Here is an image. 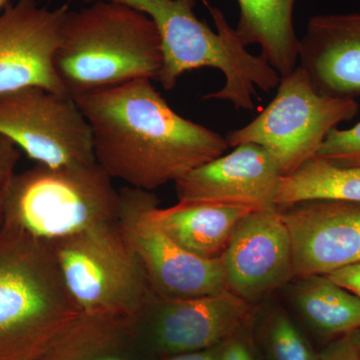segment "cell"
<instances>
[{"mask_svg": "<svg viewBox=\"0 0 360 360\" xmlns=\"http://www.w3.org/2000/svg\"><path fill=\"white\" fill-rule=\"evenodd\" d=\"M0 135L39 165L97 162L91 129L75 99L42 87L0 94Z\"/></svg>", "mask_w": 360, "mask_h": 360, "instance_id": "obj_8", "label": "cell"}, {"mask_svg": "<svg viewBox=\"0 0 360 360\" xmlns=\"http://www.w3.org/2000/svg\"><path fill=\"white\" fill-rule=\"evenodd\" d=\"M123 4L146 14L155 23L162 45L163 65L158 80L172 90L184 73L202 68H217L225 82L219 91L203 99L229 101L238 110H253L257 89L270 91L281 77L262 56H252L239 41L224 13L208 0L203 4L217 32L198 20L195 0H84Z\"/></svg>", "mask_w": 360, "mask_h": 360, "instance_id": "obj_2", "label": "cell"}, {"mask_svg": "<svg viewBox=\"0 0 360 360\" xmlns=\"http://www.w3.org/2000/svg\"><path fill=\"white\" fill-rule=\"evenodd\" d=\"M348 336H349L350 340H352V343H354L360 356V328L350 333Z\"/></svg>", "mask_w": 360, "mask_h": 360, "instance_id": "obj_28", "label": "cell"}, {"mask_svg": "<svg viewBox=\"0 0 360 360\" xmlns=\"http://www.w3.org/2000/svg\"><path fill=\"white\" fill-rule=\"evenodd\" d=\"M258 208L212 202H180L160 207L153 195L146 210L151 224L180 248L206 259H217L226 250L236 226Z\"/></svg>", "mask_w": 360, "mask_h": 360, "instance_id": "obj_16", "label": "cell"}, {"mask_svg": "<svg viewBox=\"0 0 360 360\" xmlns=\"http://www.w3.org/2000/svg\"><path fill=\"white\" fill-rule=\"evenodd\" d=\"M120 205V191L97 162L37 165L14 175L2 225L54 243L118 221Z\"/></svg>", "mask_w": 360, "mask_h": 360, "instance_id": "obj_5", "label": "cell"}, {"mask_svg": "<svg viewBox=\"0 0 360 360\" xmlns=\"http://www.w3.org/2000/svg\"><path fill=\"white\" fill-rule=\"evenodd\" d=\"M335 283L360 297V262L326 274Z\"/></svg>", "mask_w": 360, "mask_h": 360, "instance_id": "obj_26", "label": "cell"}, {"mask_svg": "<svg viewBox=\"0 0 360 360\" xmlns=\"http://www.w3.org/2000/svg\"><path fill=\"white\" fill-rule=\"evenodd\" d=\"M315 156L340 167L360 168V122L352 129L331 130Z\"/></svg>", "mask_w": 360, "mask_h": 360, "instance_id": "obj_22", "label": "cell"}, {"mask_svg": "<svg viewBox=\"0 0 360 360\" xmlns=\"http://www.w3.org/2000/svg\"><path fill=\"white\" fill-rule=\"evenodd\" d=\"M298 63L319 94L360 97V11L312 16Z\"/></svg>", "mask_w": 360, "mask_h": 360, "instance_id": "obj_15", "label": "cell"}, {"mask_svg": "<svg viewBox=\"0 0 360 360\" xmlns=\"http://www.w3.org/2000/svg\"><path fill=\"white\" fill-rule=\"evenodd\" d=\"M309 200L360 202V168L340 167L315 156L281 177L276 206Z\"/></svg>", "mask_w": 360, "mask_h": 360, "instance_id": "obj_20", "label": "cell"}, {"mask_svg": "<svg viewBox=\"0 0 360 360\" xmlns=\"http://www.w3.org/2000/svg\"><path fill=\"white\" fill-rule=\"evenodd\" d=\"M52 245L63 283L80 312L132 319L141 309L150 288L120 221Z\"/></svg>", "mask_w": 360, "mask_h": 360, "instance_id": "obj_6", "label": "cell"}, {"mask_svg": "<svg viewBox=\"0 0 360 360\" xmlns=\"http://www.w3.org/2000/svg\"><path fill=\"white\" fill-rule=\"evenodd\" d=\"M229 290L193 298H172L149 291L132 326L155 359L220 345L255 309Z\"/></svg>", "mask_w": 360, "mask_h": 360, "instance_id": "obj_9", "label": "cell"}, {"mask_svg": "<svg viewBox=\"0 0 360 360\" xmlns=\"http://www.w3.org/2000/svg\"><path fill=\"white\" fill-rule=\"evenodd\" d=\"M162 65V45L153 21L110 1L70 11L54 59L73 98L139 78L158 79Z\"/></svg>", "mask_w": 360, "mask_h": 360, "instance_id": "obj_3", "label": "cell"}, {"mask_svg": "<svg viewBox=\"0 0 360 360\" xmlns=\"http://www.w3.org/2000/svg\"><path fill=\"white\" fill-rule=\"evenodd\" d=\"M220 260L227 290L255 307L292 281V241L278 206L246 214Z\"/></svg>", "mask_w": 360, "mask_h": 360, "instance_id": "obj_12", "label": "cell"}, {"mask_svg": "<svg viewBox=\"0 0 360 360\" xmlns=\"http://www.w3.org/2000/svg\"><path fill=\"white\" fill-rule=\"evenodd\" d=\"M219 345L195 352L167 355L156 360H219Z\"/></svg>", "mask_w": 360, "mask_h": 360, "instance_id": "obj_27", "label": "cell"}, {"mask_svg": "<svg viewBox=\"0 0 360 360\" xmlns=\"http://www.w3.org/2000/svg\"><path fill=\"white\" fill-rule=\"evenodd\" d=\"M89 122L97 163L111 179L153 191L224 155L217 132L172 110L150 78L75 97Z\"/></svg>", "mask_w": 360, "mask_h": 360, "instance_id": "obj_1", "label": "cell"}, {"mask_svg": "<svg viewBox=\"0 0 360 360\" xmlns=\"http://www.w3.org/2000/svg\"><path fill=\"white\" fill-rule=\"evenodd\" d=\"M359 104L352 98L323 96L297 66L281 77L271 103L250 123L229 132V146L257 144L276 161L283 176L315 158L329 132L352 120Z\"/></svg>", "mask_w": 360, "mask_h": 360, "instance_id": "obj_7", "label": "cell"}, {"mask_svg": "<svg viewBox=\"0 0 360 360\" xmlns=\"http://www.w3.org/2000/svg\"><path fill=\"white\" fill-rule=\"evenodd\" d=\"M120 191L118 221L151 291L167 297L193 298L227 290L220 258L206 259L189 252L148 221L146 210L153 191L130 186Z\"/></svg>", "mask_w": 360, "mask_h": 360, "instance_id": "obj_10", "label": "cell"}, {"mask_svg": "<svg viewBox=\"0 0 360 360\" xmlns=\"http://www.w3.org/2000/svg\"><path fill=\"white\" fill-rule=\"evenodd\" d=\"M262 304L253 314V331L262 360H319V352L283 305Z\"/></svg>", "mask_w": 360, "mask_h": 360, "instance_id": "obj_21", "label": "cell"}, {"mask_svg": "<svg viewBox=\"0 0 360 360\" xmlns=\"http://www.w3.org/2000/svg\"><path fill=\"white\" fill-rule=\"evenodd\" d=\"M52 243L0 227V360H37L79 314Z\"/></svg>", "mask_w": 360, "mask_h": 360, "instance_id": "obj_4", "label": "cell"}, {"mask_svg": "<svg viewBox=\"0 0 360 360\" xmlns=\"http://www.w3.org/2000/svg\"><path fill=\"white\" fill-rule=\"evenodd\" d=\"M319 360H360L359 352L349 336L336 338L319 352Z\"/></svg>", "mask_w": 360, "mask_h": 360, "instance_id": "obj_25", "label": "cell"}, {"mask_svg": "<svg viewBox=\"0 0 360 360\" xmlns=\"http://www.w3.org/2000/svg\"><path fill=\"white\" fill-rule=\"evenodd\" d=\"M11 0H0V9L11 4Z\"/></svg>", "mask_w": 360, "mask_h": 360, "instance_id": "obj_29", "label": "cell"}, {"mask_svg": "<svg viewBox=\"0 0 360 360\" xmlns=\"http://www.w3.org/2000/svg\"><path fill=\"white\" fill-rule=\"evenodd\" d=\"M283 288L296 316L319 340L328 343L360 328V297L328 276L300 277Z\"/></svg>", "mask_w": 360, "mask_h": 360, "instance_id": "obj_18", "label": "cell"}, {"mask_svg": "<svg viewBox=\"0 0 360 360\" xmlns=\"http://www.w3.org/2000/svg\"><path fill=\"white\" fill-rule=\"evenodd\" d=\"M253 314L220 343L219 360H262L253 331Z\"/></svg>", "mask_w": 360, "mask_h": 360, "instance_id": "obj_23", "label": "cell"}, {"mask_svg": "<svg viewBox=\"0 0 360 360\" xmlns=\"http://www.w3.org/2000/svg\"><path fill=\"white\" fill-rule=\"evenodd\" d=\"M20 158V149L0 135V227L4 221L7 195Z\"/></svg>", "mask_w": 360, "mask_h": 360, "instance_id": "obj_24", "label": "cell"}, {"mask_svg": "<svg viewBox=\"0 0 360 360\" xmlns=\"http://www.w3.org/2000/svg\"><path fill=\"white\" fill-rule=\"evenodd\" d=\"M239 20L234 28L243 46L258 44L260 56L281 77L297 68L300 39L293 26L296 0H238Z\"/></svg>", "mask_w": 360, "mask_h": 360, "instance_id": "obj_19", "label": "cell"}, {"mask_svg": "<svg viewBox=\"0 0 360 360\" xmlns=\"http://www.w3.org/2000/svg\"><path fill=\"white\" fill-rule=\"evenodd\" d=\"M37 360H156L131 319L79 312L52 338Z\"/></svg>", "mask_w": 360, "mask_h": 360, "instance_id": "obj_17", "label": "cell"}, {"mask_svg": "<svg viewBox=\"0 0 360 360\" xmlns=\"http://www.w3.org/2000/svg\"><path fill=\"white\" fill-rule=\"evenodd\" d=\"M278 208L292 241L295 279L360 262V202L309 200Z\"/></svg>", "mask_w": 360, "mask_h": 360, "instance_id": "obj_13", "label": "cell"}, {"mask_svg": "<svg viewBox=\"0 0 360 360\" xmlns=\"http://www.w3.org/2000/svg\"><path fill=\"white\" fill-rule=\"evenodd\" d=\"M70 11L18 0L0 13V94L39 86L70 96L54 66Z\"/></svg>", "mask_w": 360, "mask_h": 360, "instance_id": "obj_11", "label": "cell"}, {"mask_svg": "<svg viewBox=\"0 0 360 360\" xmlns=\"http://www.w3.org/2000/svg\"><path fill=\"white\" fill-rule=\"evenodd\" d=\"M283 177L276 161L264 148L239 144L175 182L180 202H212L264 208L276 205Z\"/></svg>", "mask_w": 360, "mask_h": 360, "instance_id": "obj_14", "label": "cell"}]
</instances>
